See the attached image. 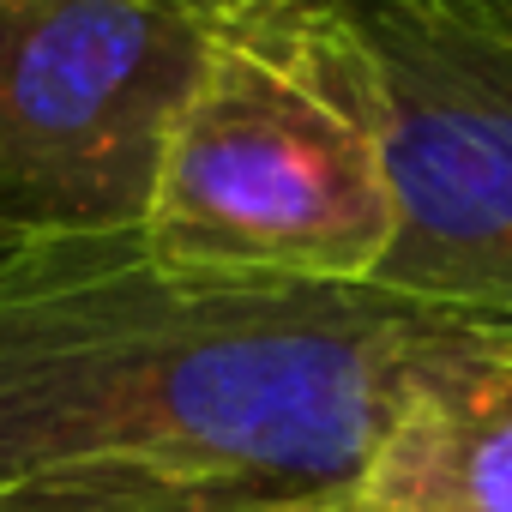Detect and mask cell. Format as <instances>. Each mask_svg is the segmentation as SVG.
Returning a JSON list of instances; mask_svg holds the SVG:
<instances>
[{
  "mask_svg": "<svg viewBox=\"0 0 512 512\" xmlns=\"http://www.w3.org/2000/svg\"><path fill=\"white\" fill-rule=\"evenodd\" d=\"M398 193L380 290L512 338V25L470 0H332Z\"/></svg>",
  "mask_w": 512,
  "mask_h": 512,
  "instance_id": "obj_3",
  "label": "cell"
},
{
  "mask_svg": "<svg viewBox=\"0 0 512 512\" xmlns=\"http://www.w3.org/2000/svg\"><path fill=\"white\" fill-rule=\"evenodd\" d=\"M163 7L193 13V19H205L217 31H247V25H272V19L302 13L308 0H163Z\"/></svg>",
  "mask_w": 512,
  "mask_h": 512,
  "instance_id": "obj_7",
  "label": "cell"
},
{
  "mask_svg": "<svg viewBox=\"0 0 512 512\" xmlns=\"http://www.w3.org/2000/svg\"><path fill=\"white\" fill-rule=\"evenodd\" d=\"M470 7H482V13H494V19L512 25V0H470Z\"/></svg>",
  "mask_w": 512,
  "mask_h": 512,
  "instance_id": "obj_9",
  "label": "cell"
},
{
  "mask_svg": "<svg viewBox=\"0 0 512 512\" xmlns=\"http://www.w3.org/2000/svg\"><path fill=\"white\" fill-rule=\"evenodd\" d=\"M278 512H386V506H368L356 488H344V494H308V500H284Z\"/></svg>",
  "mask_w": 512,
  "mask_h": 512,
  "instance_id": "obj_8",
  "label": "cell"
},
{
  "mask_svg": "<svg viewBox=\"0 0 512 512\" xmlns=\"http://www.w3.org/2000/svg\"><path fill=\"white\" fill-rule=\"evenodd\" d=\"M284 500L145 464H61L0 482V512H278Z\"/></svg>",
  "mask_w": 512,
  "mask_h": 512,
  "instance_id": "obj_6",
  "label": "cell"
},
{
  "mask_svg": "<svg viewBox=\"0 0 512 512\" xmlns=\"http://www.w3.org/2000/svg\"><path fill=\"white\" fill-rule=\"evenodd\" d=\"M356 494L386 512H512V344L428 386Z\"/></svg>",
  "mask_w": 512,
  "mask_h": 512,
  "instance_id": "obj_5",
  "label": "cell"
},
{
  "mask_svg": "<svg viewBox=\"0 0 512 512\" xmlns=\"http://www.w3.org/2000/svg\"><path fill=\"white\" fill-rule=\"evenodd\" d=\"M139 235L193 272L284 284L380 278L398 235V193L332 0L217 31Z\"/></svg>",
  "mask_w": 512,
  "mask_h": 512,
  "instance_id": "obj_2",
  "label": "cell"
},
{
  "mask_svg": "<svg viewBox=\"0 0 512 512\" xmlns=\"http://www.w3.org/2000/svg\"><path fill=\"white\" fill-rule=\"evenodd\" d=\"M211 49L163 0H0V241L145 229Z\"/></svg>",
  "mask_w": 512,
  "mask_h": 512,
  "instance_id": "obj_4",
  "label": "cell"
},
{
  "mask_svg": "<svg viewBox=\"0 0 512 512\" xmlns=\"http://www.w3.org/2000/svg\"><path fill=\"white\" fill-rule=\"evenodd\" d=\"M506 344L380 284L169 266L139 229L0 241V482L145 464L344 494L428 386Z\"/></svg>",
  "mask_w": 512,
  "mask_h": 512,
  "instance_id": "obj_1",
  "label": "cell"
}]
</instances>
